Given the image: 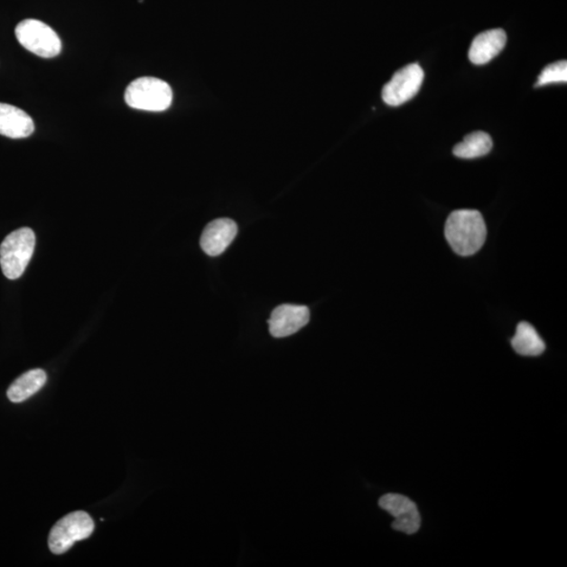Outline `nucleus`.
Instances as JSON below:
<instances>
[{"label": "nucleus", "instance_id": "nucleus-1", "mask_svg": "<svg viewBox=\"0 0 567 567\" xmlns=\"http://www.w3.org/2000/svg\"><path fill=\"white\" fill-rule=\"evenodd\" d=\"M444 236L457 255L473 256L486 242L487 227L479 211L461 209L448 218Z\"/></svg>", "mask_w": 567, "mask_h": 567}, {"label": "nucleus", "instance_id": "nucleus-2", "mask_svg": "<svg viewBox=\"0 0 567 567\" xmlns=\"http://www.w3.org/2000/svg\"><path fill=\"white\" fill-rule=\"evenodd\" d=\"M35 234L31 228H24L13 231L0 245V265L6 278H21L33 256Z\"/></svg>", "mask_w": 567, "mask_h": 567}, {"label": "nucleus", "instance_id": "nucleus-3", "mask_svg": "<svg viewBox=\"0 0 567 567\" xmlns=\"http://www.w3.org/2000/svg\"><path fill=\"white\" fill-rule=\"evenodd\" d=\"M126 105L147 112H164L172 106V89L169 83L154 77H141L125 89Z\"/></svg>", "mask_w": 567, "mask_h": 567}, {"label": "nucleus", "instance_id": "nucleus-4", "mask_svg": "<svg viewBox=\"0 0 567 567\" xmlns=\"http://www.w3.org/2000/svg\"><path fill=\"white\" fill-rule=\"evenodd\" d=\"M19 43L37 56L53 58L60 55L62 43L56 32L37 19H24L15 29Z\"/></svg>", "mask_w": 567, "mask_h": 567}, {"label": "nucleus", "instance_id": "nucleus-5", "mask_svg": "<svg viewBox=\"0 0 567 567\" xmlns=\"http://www.w3.org/2000/svg\"><path fill=\"white\" fill-rule=\"evenodd\" d=\"M94 528V521L86 512L67 515L51 528L49 537L51 552L55 555L67 553L77 541L91 536Z\"/></svg>", "mask_w": 567, "mask_h": 567}, {"label": "nucleus", "instance_id": "nucleus-6", "mask_svg": "<svg viewBox=\"0 0 567 567\" xmlns=\"http://www.w3.org/2000/svg\"><path fill=\"white\" fill-rule=\"evenodd\" d=\"M424 79L423 70L418 63L408 64L393 75L383 88V100L390 107H399L420 92Z\"/></svg>", "mask_w": 567, "mask_h": 567}, {"label": "nucleus", "instance_id": "nucleus-7", "mask_svg": "<svg viewBox=\"0 0 567 567\" xmlns=\"http://www.w3.org/2000/svg\"><path fill=\"white\" fill-rule=\"evenodd\" d=\"M379 507L395 518V531L414 534L421 527V515L414 501L399 494H386L379 499Z\"/></svg>", "mask_w": 567, "mask_h": 567}, {"label": "nucleus", "instance_id": "nucleus-8", "mask_svg": "<svg viewBox=\"0 0 567 567\" xmlns=\"http://www.w3.org/2000/svg\"><path fill=\"white\" fill-rule=\"evenodd\" d=\"M311 321L306 306L282 305L276 307L268 321L269 331L274 338L282 339L299 332Z\"/></svg>", "mask_w": 567, "mask_h": 567}, {"label": "nucleus", "instance_id": "nucleus-9", "mask_svg": "<svg viewBox=\"0 0 567 567\" xmlns=\"http://www.w3.org/2000/svg\"><path fill=\"white\" fill-rule=\"evenodd\" d=\"M237 234V225L235 221L227 218H217L205 228L200 244L206 255L218 256L228 248Z\"/></svg>", "mask_w": 567, "mask_h": 567}, {"label": "nucleus", "instance_id": "nucleus-10", "mask_svg": "<svg viewBox=\"0 0 567 567\" xmlns=\"http://www.w3.org/2000/svg\"><path fill=\"white\" fill-rule=\"evenodd\" d=\"M507 43V33L502 29H493L482 32L477 35L469 47V60L480 66L494 60Z\"/></svg>", "mask_w": 567, "mask_h": 567}, {"label": "nucleus", "instance_id": "nucleus-11", "mask_svg": "<svg viewBox=\"0 0 567 567\" xmlns=\"http://www.w3.org/2000/svg\"><path fill=\"white\" fill-rule=\"evenodd\" d=\"M33 119L14 106L0 103V135L12 139L30 137L34 133Z\"/></svg>", "mask_w": 567, "mask_h": 567}, {"label": "nucleus", "instance_id": "nucleus-12", "mask_svg": "<svg viewBox=\"0 0 567 567\" xmlns=\"http://www.w3.org/2000/svg\"><path fill=\"white\" fill-rule=\"evenodd\" d=\"M47 383V375L42 369L31 370L19 376L10 386L8 397L12 403H23L33 396Z\"/></svg>", "mask_w": 567, "mask_h": 567}, {"label": "nucleus", "instance_id": "nucleus-13", "mask_svg": "<svg viewBox=\"0 0 567 567\" xmlns=\"http://www.w3.org/2000/svg\"><path fill=\"white\" fill-rule=\"evenodd\" d=\"M512 347L520 356L538 357L545 350V344L534 328L525 321L517 326L516 334L512 339Z\"/></svg>", "mask_w": 567, "mask_h": 567}, {"label": "nucleus", "instance_id": "nucleus-14", "mask_svg": "<svg viewBox=\"0 0 567 567\" xmlns=\"http://www.w3.org/2000/svg\"><path fill=\"white\" fill-rule=\"evenodd\" d=\"M493 140L485 132H474L453 148V153L457 158L476 159L486 156L491 152Z\"/></svg>", "mask_w": 567, "mask_h": 567}, {"label": "nucleus", "instance_id": "nucleus-15", "mask_svg": "<svg viewBox=\"0 0 567 567\" xmlns=\"http://www.w3.org/2000/svg\"><path fill=\"white\" fill-rule=\"evenodd\" d=\"M567 82V62L558 61L547 66L538 77L536 87Z\"/></svg>", "mask_w": 567, "mask_h": 567}]
</instances>
